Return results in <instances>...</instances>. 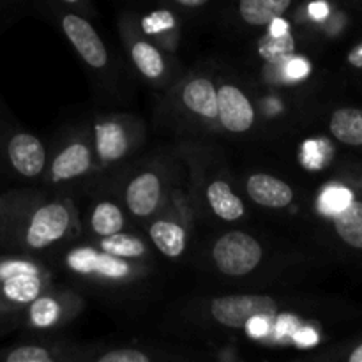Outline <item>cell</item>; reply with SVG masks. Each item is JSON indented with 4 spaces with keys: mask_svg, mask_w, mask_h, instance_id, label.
Segmentation results:
<instances>
[{
    "mask_svg": "<svg viewBox=\"0 0 362 362\" xmlns=\"http://www.w3.org/2000/svg\"><path fill=\"white\" fill-rule=\"evenodd\" d=\"M214 262L223 274L244 276L257 269L262 260V247L257 239L244 232H230L216 243Z\"/></svg>",
    "mask_w": 362,
    "mask_h": 362,
    "instance_id": "obj_1",
    "label": "cell"
},
{
    "mask_svg": "<svg viewBox=\"0 0 362 362\" xmlns=\"http://www.w3.org/2000/svg\"><path fill=\"white\" fill-rule=\"evenodd\" d=\"M212 317L226 327L239 329L255 315H278V303L267 296H228L214 299Z\"/></svg>",
    "mask_w": 362,
    "mask_h": 362,
    "instance_id": "obj_2",
    "label": "cell"
},
{
    "mask_svg": "<svg viewBox=\"0 0 362 362\" xmlns=\"http://www.w3.org/2000/svg\"><path fill=\"white\" fill-rule=\"evenodd\" d=\"M69 226V212L60 204H49L35 211L27 228V244L34 250L60 239Z\"/></svg>",
    "mask_w": 362,
    "mask_h": 362,
    "instance_id": "obj_3",
    "label": "cell"
},
{
    "mask_svg": "<svg viewBox=\"0 0 362 362\" xmlns=\"http://www.w3.org/2000/svg\"><path fill=\"white\" fill-rule=\"evenodd\" d=\"M62 27L67 37L74 45V48L78 49V53L83 57L88 66H105L106 60H108L106 48L87 20L76 16V14H67L62 20Z\"/></svg>",
    "mask_w": 362,
    "mask_h": 362,
    "instance_id": "obj_4",
    "label": "cell"
},
{
    "mask_svg": "<svg viewBox=\"0 0 362 362\" xmlns=\"http://www.w3.org/2000/svg\"><path fill=\"white\" fill-rule=\"evenodd\" d=\"M218 117L228 131L244 133L253 126L255 112L239 88L223 85L218 90Z\"/></svg>",
    "mask_w": 362,
    "mask_h": 362,
    "instance_id": "obj_5",
    "label": "cell"
},
{
    "mask_svg": "<svg viewBox=\"0 0 362 362\" xmlns=\"http://www.w3.org/2000/svg\"><path fill=\"white\" fill-rule=\"evenodd\" d=\"M11 165L20 175L35 177L41 173L46 161V152L41 141L27 133L14 134L7 144Z\"/></svg>",
    "mask_w": 362,
    "mask_h": 362,
    "instance_id": "obj_6",
    "label": "cell"
},
{
    "mask_svg": "<svg viewBox=\"0 0 362 362\" xmlns=\"http://www.w3.org/2000/svg\"><path fill=\"white\" fill-rule=\"evenodd\" d=\"M247 193L257 204L271 209L286 207L293 200L292 187L267 173H257V175L250 177Z\"/></svg>",
    "mask_w": 362,
    "mask_h": 362,
    "instance_id": "obj_7",
    "label": "cell"
},
{
    "mask_svg": "<svg viewBox=\"0 0 362 362\" xmlns=\"http://www.w3.org/2000/svg\"><path fill=\"white\" fill-rule=\"evenodd\" d=\"M161 197V184L154 173H144L136 177L127 187V207L136 216H148L158 207Z\"/></svg>",
    "mask_w": 362,
    "mask_h": 362,
    "instance_id": "obj_8",
    "label": "cell"
},
{
    "mask_svg": "<svg viewBox=\"0 0 362 362\" xmlns=\"http://www.w3.org/2000/svg\"><path fill=\"white\" fill-rule=\"evenodd\" d=\"M182 99L191 112L207 119L218 117V92L209 80L198 78L184 87Z\"/></svg>",
    "mask_w": 362,
    "mask_h": 362,
    "instance_id": "obj_9",
    "label": "cell"
},
{
    "mask_svg": "<svg viewBox=\"0 0 362 362\" xmlns=\"http://www.w3.org/2000/svg\"><path fill=\"white\" fill-rule=\"evenodd\" d=\"M88 166H90L88 148L81 144H74L57 156L52 166V175L55 180H67L85 173Z\"/></svg>",
    "mask_w": 362,
    "mask_h": 362,
    "instance_id": "obj_10",
    "label": "cell"
},
{
    "mask_svg": "<svg viewBox=\"0 0 362 362\" xmlns=\"http://www.w3.org/2000/svg\"><path fill=\"white\" fill-rule=\"evenodd\" d=\"M209 204L212 211L225 221H235L244 214V205L237 194L230 189V186L223 180H216L207 189Z\"/></svg>",
    "mask_w": 362,
    "mask_h": 362,
    "instance_id": "obj_11",
    "label": "cell"
},
{
    "mask_svg": "<svg viewBox=\"0 0 362 362\" xmlns=\"http://www.w3.org/2000/svg\"><path fill=\"white\" fill-rule=\"evenodd\" d=\"M292 0H240V16L250 25H267L290 7Z\"/></svg>",
    "mask_w": 362,
    "mask_h": 362,
    "instance_id": "obj_12",
    "label": "cell"
},
{
    "mask_svg": "<svg viewBox=\"0 0 362 362\" xmlns=\"http://www.w3.org/2000/svg\"><path fill=\"white\" fill-rule=\"evenodd\" d=\"M0 279H2V293L6 299L18 304H27L37 299L39 290H41V281H39L37 274L21 272V274L4 276Z\"/></svg>",
    "mask_w": 362,
    "mask_h": 362,
    "instance_id": "obj_13",
    "label": "cell"
},
{
    "mask_svg": "<svg viewBox=\"0 0 362 362\" xmlns=\"http://www.w3.org/2000/svg\"><path fill=\"white\" fill-rule=\"evenodd\" d=\"M331 131L346 145H362V110L341 108L331 119Z\"/></svg>",
    "mask_w": 362,
    "mask_h": 362,
    "instance_id": "obj_14",
    "label": "cell"
},
{
    "mask_svg": "<svg viewBox=\"0 0 362 362\" xmlns=\"http://www.w3.org/2000/svg\"><path fill=\"white\" fill-rule=\"evenodd\" d=\"M334 225L339 237L350 246L362 250V204L352 202L334 216Z\"/></svg>",
    "mask_w": 362,
    "mask_h": 362,
    "instance_id": "obj_15",
    "label": "cell"
},
{
    "mask_svg": "<svg viewBox=\"0 0 362 362\" xmlns=\"http://www.w3.org/2000/svg\"><path fill=\"white\" fill-rule=\"evenodd\" d=\"M151 237L158 250L166 257H179L186 246V233L179 225L170 221H158L151 226Z\"/></svg>",
    "mask_w": 362,
    "mask_h": 362,
    "instance_id": "obj_16",
    "label": "cell"
},
{
    "mask_svg": "<svg viewBox=\"0 0 362 362\" xmlns=\"http://www.w3.org/2000/svg\"><path fill=\"white\" fill-rule=\"evenodd\" d=\"M95 133H98V151L103 159L113 161L126 152L127 140L119 124H99L95 127Z\"/></svg>",
    "mask_w": 362,
    "mask_h": 362,
    "instance_id": "obj_17",
    "label": "cell"
},
{
    "mask_svg": "<svg viewBox=\"0 0 362 362\" xmlns=\"http://www.w3.org/2000/svg\"><path fill=\"white\" fill-rule=\"evenodd\" d=\"M258 53L271 64H285L296 53V41L288 34L265 35L258 42Z\"/></svg>",
    "mask_w": 362,
    "mask_h": 362,
    "instance_id": "obj_18",
    "label": "cell"
},
{
    "mask_svg": "<svg viewBox=\"0 0 362 362\" xmlns=\"http://www.w3.org/2000/svg\"><path fill=\"white\" fill-rule=\"evenodd\" d=\"M122 212L113 204H99L92 214V228L98 235H113L122 230Z\"/></svg>",
    "mask_w": 362,
    "mask_h": 362,
    "instance_id": "obj_19",
    "label": "cell"
},
{
    "mask_svg": "<svg viewBox=\"0 0 362 362\" xmlns=\"http://www.w3.org/2000/svg\"><path fill=\"white\" fill-rule=\"evenodd\" d=\"M133 60L147 78H159L165 69L159 52L148 42H136L133 46Z\"/></svg>",
    "mask_w": 362,
    "mask_h": 362,
    "instance_id": "obj_20",
    "label": "cell"
},
{
    "mask_svg": "<svg viewBox=\"0 0 362 362\" xmlns=\"http://www.w3.org/2000/svg\"><path fill=\"white\" fill-rule=\"evenodd\" d=\"M101 247L105 253L113 255V257H140L145 253V244L138 237L126 235V233H113L103 239Z\"/></svg>",
    "mask_w": 362,
    "mask_h": 362,
    "instance_id": "obj_21",
    "label": "cell"
},
{
    "mask_svg": "<svg viewBox=\"0 0 362 362\" xmlns=\"http://www.w3.org/2000/svg\"><path fill=\"white\" fill-rule=\"evenodd\" d=\"M352 193H350L346 187L331 186L322 193L320 211L324 212V214L336 216L338 212H341L346 205L352 204Z\"/></svg>",
    "mask_w": 362,
    "mask_h": 362,
    "instance_id": "obj_22",
    "label": "cell"
},
{
    "mask_svg": "<svg viewBox=\"0 0 362 362\" xmlns=\"http://www.w3.org/2000/svg\"><path fill=\"white\" fill-rule=\"evenodd\" d=\"M30 318L37 327H48V325L55 324V320L59 318V304L48 297L34 299L30 308Z\"/></svg>",
    "mask_w": 362,
    "mask_h": 362,
    "instance_id": "obj_23",
    "label": "cell"
},
{
    "mask_svg": "<svg viewBox=\"0 0 362 362\" xmlns=\"http://www.w3.org/2000/svg\"><path fill=\"white\" fill-rule=\"evenodd\" d=\"M94 272L106 276V278H124L129 272V267L119 257H113L110 253H98L94 262Z\"/></svg>",
    "mask_w": 362,
    "mask_h": 362,
    "instance_id": "obj_24",
    "label": "cell"
},
{
    "mask_svg": "<svg viewBox=\"0 0 362 362\" xmlns=\"http://www.w3.org/2000/svg\"><path fill=\"white\" fill-rule=\"evenodd\" d=\"M7 362H49L52 356L41 346H21L6 356Z\"/></svg>",
    "mask_w": 362,
    "mask_h": 362,
    "instance_id": "obj_25",
    "label": "cell"
},
{
    "mask_svg": "<svg viewBox=\"0 0 362 362\" xmlns=\"http://www.w3.org/2000/svg\"><path fill=\"white\" fill-rule=\"evenodd\" d=\"M95 251L83 247V250H76L67 257V264L71 269L76 272H83V274H90L94 272V262H95Z\"/></svg>",
    "mask_w": 362,
    "mask_h": 362,
    "instance_id": "obj_26",
    "label": "cell"
},
{
    "mask_svg": "<svg viewBox=\"0 0 362 362\" xmlns=\"http://www.w3.org/2000/svg\"><path fill=\"white\" fill-rule=\"evenodd\" d=\"M141 27L147 34H158V32L168 30V28L173 27V16L168 11H156V13L144 18Z\"/></svg>",
    "mask_w": 362,
    "mask_h": 362,
    "instance_id": "obj_27",
    "label": "cell"
},
{
    "mask_svg": "<svg viewBox=\"0 0 362 362\" xmlns=\"http://www.w3.org/2000/svg\"><path fill=\"white\" fill-rule=\"evenodd\" d=\"M325 145L327 144H324V141H306L303 151L304 165L310 166V168H318V166L324 165L325 158L322 148H324Z\"/></svg>",
    "mask_w": 362,
    "mask_h": 362,
    "instance_id": "obj_28",
    "label": "cell"
},
{
    "mask_svg": "<svg viewBox=\"0 0 362 362\" xmlns=\"http://www.w3.org/2000/svg\"><path fill=\"white\" fill-rule=\"evenodd\" d=\"M271 324H272V317L271 315H255L251 317L250 320L246 322V331L251 338H264L271 332Z\"/></svg>",
    "mask_w": 362,
    "mask_h": 362,
    "instance_id": "obj_29",
    "label": "cell"
},
{
    "mask_svg": "<svg viewBox=\"0 0 362 362\" xmlns=\"http://www.w3.org/2000/svg\"><path fill=\"white\" fill-rule=\"evenodd\" d=\"M311 66L306 59L300 57H290L285 62V74L288 80H303L310 74Z\"/></svg>",
    "mask_w": 362,
    "mask_h": 362,
    "instance_id": "obj_30",
    "label": "cell"
},
{
    "mask_svg": "<svg viewBox=\"0 0 362 362\" xmlns=\"http://www.w3.org/2000/svg\"><path fill=\"white\" fill-rule=\"evenodd\" d=\"M99 362H148V357L138 350H113L105 354Z\"/></svg>",
    "mask_w": 362,
    "mask_h": 362,
    "instance_id": "obj_31",
    "label": "cell"
},
{
    "mask_svg": "<svg viewBox=\"0 0 362 362\" xmlns=\"http://www.w3.org/2000/svg\"><path fill=\"white\" fill-rule=\"evenodd\" d=\"M276 334H278L279 339H286V338H292L296 329L299 327V320H297L293 315L288 313H283L276 318Z\"/></svg>",
    "mask_w": 362,
    "mask_h": 362,
    "instance_id": "obj_32",
    "label": "cell"
},
{
    "mask_svg": "<svg viewBox=\"0 0 362 362\" xmlns=\"http://www.w3.org/2000/svg\"><path fill=\"white\" fill-rule=\"evenodd\" d=\"M292 339L297 345L303 346V349H310V346L317 345L318 343V334L311 327H300L299 325V327L296 329V332H293Z\"/></svg>",
    "mask_w": 362,
    "mask_h": 362,
    "instance_id": "obj_33",
    "label": "cell"
},
{
    "mask_svg": "<svg viewBox=\"0 0 362 362\" xmlns=\"http://www.w3.org/2000/svg\"><path fill=\"white\" fill-rule=\"evenodd\" d=\"M21 272H32V274H37L34 265L27 264V262H7V264L0 265V278L11 274H21Z\"/></svg>",
    "mask_w": 362,
    "mask_h": 362,
    "instance_id": "obj_34",
    "label": "cell"
},
{
    "mask_svg": "<svg viewBox=\"0 0 362 362\" xmlns=\"http://www.w3.org/2000/svg\"><path fill=\"white\" fill-rule=\"evenodd\" d=\"M269 25H271V30H269V34L271 35H283V34H288L290 32L288 21L283 20L281 16L274 18V20H272Z\"/></svg>",
    "mask_w": 362,
    "mask_h": 362,
    "instance_id": "obj_35",
    "label": "cell"
},
{
    "mask_svg": "<svg viewBox=\"0 0 362 362\" xmlns=\"http://www.w3.org/2000/svg\"><path fill=\"white\" fill-rule=\"evenodd\" d=\"M310 14L315 20H324L329 14V6L325 2H313L310 6Z\"/></svg>",
    "mask_w": 362,
    "mask_h": 362,
    "instance_id": "obj_36",
    "label": "cell"
},
{
    "mask_svg": "<svg viewBox=\"0 0 362 362\" xmlns=\"http://www.w3.org/2000/svg\"><path fill=\"white\" fill-rule=\"evenodd\" d=\"M349 62L356 67H362V42L349 53Z\"/></svg>",
    "mask_w": 362,
    "mask_h": 362,
    "instance_id": "obj_37",
    "label": "cell"
},
{
    "mask_svg": "<svg viewBox=\"0 0 362 362\" xmlns=\"http://www.w3.org/2000/svg\"><path fill=\"white\" fill-rule=\"evenodd\" d=\"M175 2L182 4V6H187V7H198V6H204V4L209 2V0H175Z\"/></svg>",
    "mask_w": 362,
    "mask_h": 362,
    "instance_id": "obj_38",
    "label": "cell"
},
{
    "mask_svg": "<svg viewBox=\"0 0 362 362\" xmlns=\"http://www.w3.org/2000/svg\"><path fill=\"white\" fill-rule=\"evenodd\" d=\"M350 362H362V345L354 350L352 356H350Z\"/></svg>",
    "mask_w": 362,
    "mask_h": 362,
    "instance_id": "obj_39",
    "label": "cell"
},
{
    "mask_svg": "<svg viewBox=\"0 0 362 362\" xmlns=\"http://www.w3.org/2000/svg\"><path fill=\"white\" fill-rule=\"evenodd\" d=\"M64 2H67V4H74V2H78V0H64Z\"/></svg>",
    "mask_w": 362,
    "mask_h": 362,
    "instance_id": "obj_40",
    "label": "cell"
}]
</instances>
